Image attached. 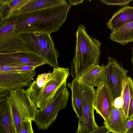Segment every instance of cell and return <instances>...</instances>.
<instances>
[{
  "mask_svg": "<svg viewBox=\"0 0 133 133\" xmlns=\"http://www.w3.org/2000/svg\"><path fill=\"white\" fill-rule=\"evenodd\" d=\"M71 5L67 4L41 9L18 17L16 29L17 32L38 31L51 33L59 30L67 18Z\"/></svg>",
  "mask_w": 133,
  "mask_h": 133,
  "instance_id": "1",
  "label": "cell"
},
{
  "mask_svg": "<svg viewBox=\"0 0 133 133\" xmlns=\"http://www.w3.org/2000/svg\"><path fill=\"white\" fill-rule=\"evenodd\" d=\"M75 54L70 66L74 79H77L92 67L99 65L101 43L87 32L83 25L78 26L76 32Z\"/></svg>",
  "mask_w": 133,
  "mask_h": 133,
  "instance_id": "2",
  "label": "cell"
},
{
  "mask_svg": "<svg viewBox=\"0 0 133 133\" xmlns=\"http://www.w3.org/2000/svg\"><path fill=\"white\" fill-rule=\"evenodd\" d=\"M17 35L25 50L40 58L53 68L59 67V54L50 34L31 30L17 32Z\"/></svg>",
  "mask_w": 133,
  "mask_h": 133,
  "instance_id": "3",
  "label": "cell"
},
{
  "mask_svg": "<svg viewBox=\"0 0 133 133\" xmlns=\"http://www.w3.org/2000/svg\"><path fill=\"white\" fill-rule=\"evenodd\" d=\"M10 92L7 102L16 133H21L23 121L28 119L34 121L38 108L25 89L23 88Z\"/></svg>",
  "mask_w": 133,
  "mask_h": 133,
  "instance_id": "4",
  "label": "cell"
},
{
  "mask_svg": "<svg viewBox=\"0 0 133 133\" xmlns=\"http://www.w3.org/2000/svg\"><path fill=\"white\" fill-rule=\"evenodd\" d=\"M68 68H53L51 75L44 85L38 88L31 84L25 89L38 108L45 107L51 101L58 89L70 75Z\"/></svg>",
  "mask_w": 133,
  "mask_h": 133,
  "instance_id": "5",
  "label": "cell"
},
{
  "mask_svg": "<svg viewBox=\"0 0 133 133\" xmlns=\"http://www.w3.org/2000/svg\"><path fill=\"white\" fill-rule=\"evenodd\" d=\"M67 87L65 81L48 104L38 110L34 121L38 129H48L55 121L58 112L66 107L69 97Z\"/></svg>",
  "mask_w": 133,
  "mask_h": 133,
  "instance_id": "6",
  "label": "cell"
},
{
  "mask_svg": "<svg viewBox=\"0 0 133 133\" xmlns=\"http://www.w3.org/2000/svg\"><path fill=\"white\" fill-rule=\"evenodd\" d=\"M78 80L81 91L83 114L81 119L78 120L76 133H87L99 127L95 122L94 113L95 90L94 87Z\"/></svg>",
  "mask_w": 133,
  "mask_h": 133,
  "instance_id": "7",
  "label": "cell"
},
{
  "mask_svg": "<svg viewBox=\"0 0 133 133\" xmlns=\"http://www.w3.org/2000/svg\"><path fill=\"white\" fill-rule=\"evenodd\" d=\"M36 74L35 69L23 71L16 70L14 66H0V89L10 91L29 87Z\"/></svg>",
  "mask_w": 133,
  "mask_h": 133,
  "instance_id": "8",
  "label": "cell"
},
{
  "mask_svg": "<svg viewBox=\"0 0 133 133\" xmlns=\"http://www.w3.org/2000/svg\"><path fill=\"white\" fill-rule=\"evenodd\" d=\"M128 72L115 58L109 57L105 67V83L109 89L113 101L121 96Z\"/></svg>",
  "mask_w": 133,
  "mask_h": 133,
  "instance_id": "9",
  "label": "cell"
},
{
  "mask_svg": "<svg viewBox=\"0 0 133 133\" xmlns=\"http://www.w3.org/2000/svg\"><path fill=\"white\" fill-rule=\"evenodd\" d=\"M18 18L13 17L0 23V53L25 50L16 29Z\"/></svg>",
  "mask_w": 133,
  "mask_h": 133,
  "instance_id": "10",
  "label": "cell"
},
{
  "mask_svg": "<svg viewBox=\"0 0 133 133\" xmlns=\"http://www.w3.org/2000/svg\"><path fill=\"white\" fill-rule=\"evenodd\" d=\"M45 64L43 59L26 50L0 53V66L26 65L37 68Z\"/></svg>",
  "mask_w": 133,
  "mask_h": 133,
  "instance_id": "11",
  "label": "cell"
},
{
  "mask_svg": "<svg viewBox=\"0 0 133 133\" xmlns=\"http://www.w3.org/2000/svg\"><path fill=\"white\" fill-rule=\"evenodd\" d=\"M113 99L109 89L104 83L95 90L93 107L96 112L106 120L114 108Z\"/></svg>",
  "mask_w": 133,
  "mask_h": 133,
  "instance_id": "12",
  "label": "cell"
},
{
  "mask_svg": "<svg viewBox=\"0 0 133 133\" xmlns=\"http://www.w3.org/2000/svg\"><path fill=\"white\" fill-rule=\"evenodd\" d=\"M127 120L122 108L114 107L103 124L109 132L125 133Z\"/></svg>",
  "mask_w": 133,
  "mask_h": 133,
  "instance_id": "13",
  "label": "cell"
},
{
  "mask_svg": "<svg viewBox=\"0 0 133 133\" xmlns=\"http://www.w3.org/2000/svg\"><path fill=\"white\" fill-rule=\"evenodd\" d=\"M133 22V6L127 5L114 12L107 23L108 28L113 32L124 25Z\"/></svg>",
  "mask_w": 133,
  "mask_h": 133,
  "instance_id": "14",
  "label": "cell"
},
{
  "mask_svg": "<svg viewBox=\"0 0 133 133\" xmlns=\"http://www.w3.org/2000/svg\"><path fill=\"white\" fill-rule=\"evenodd\" d=\"M67 3L66 0H30L12 17H18L36 10L59 6Z\"/></svg>",
  "mask_w": 133,
  "mask_h": 133,
  "instance_id": "15",
  "label": "cell"
},
{
  "mask_svg": "<svg viewBox=\"0 0 133 133\" xmlns=\"http://www.w3.org/2000/svg\"><path fill=\"white\" fill-rule=\"evenodd\" d=\"M105 65L103 64L94 66L77 79L89 85L98 87L105 83Z\"/></svg>",
  "mask_w": 133,
  "mask_h": 133,
  "instance_id": "16",
  "label": "cell"
},
{
  "mask_svg": "<svg viewBox=\"0 0 133 133\" xmlns=\"http://www.w3.org/2000/svg\"><path fill=\"white\" fill-rule=\"evenodd\" d=\"M30 0H0V23L12 17Z\"/></svg>",
  "mask_w": 133,
  "mask_h": 133,
  "instance_id": "17",
  "label": "cell"
},
{
  "mask_svg": "<svg viewBox=\"0 0 133 133\" xmlns=\"http://www.w3.org/2000/svg\"><path fill=\"white\" fill-rule=\"evenodd\" d=\"M109 39L123 46L133 42V22L125 24L112 32Z\"/></svg>",
  "mask_w": 133,
  "mask_h": 133,
  "instance_id": "18",
  "label": "cell"
},
{
  "mask_svg": "<svg viewBox=\"0 0 133 133\" xmlns=\"http://www.w3.org/2000/svg\"><path fill=\"white\" fill-rule=\"evenodd\" d=\"M67 86L71 92V105L78 120L80 119L83 114V108L81 89L78 79H73Z\"/></svg>",
  "mask_w": 133,
  "mask_h": 133,
  "instance_id": "19",
  "label": "cell"
},
{
  "mask_svg": "<svg viewBox=\"0 0 133 133\" xmlns=\"http://www.w3.org/2000/svg\"><path fill=\"white\" fill-rule=\"evenodd\" d=\"M0 133H16L7 102H0Z\"/></svg>",
  "mask_w": 133,
  "mask_h": 133,
  "instance_id": "20",
  "label": "cell"
},
{
  "mask_svg": "<svg viewBox=\"0 0 133 133\" xmlns=\"http://www.w3.org/2000/svg\"><path fill=\"white\" fill-rule=\"evenodd\" d=\"M133 96V81L130 76H127L124 83L121 96L124 102L122 109L124 115L127 119L130 101Z\"/></svg>",
  "mask_w": 133,
  "mask_h": 133,
  "instance_id": "21",
  "label": "cell"
},
{
  "mask_svg": "<svg viewBox=\"0 0 133 133\" xmlns=\"http://www.w3.org/2000/svg\"><path fill=\"white\" fill-rule=\"evenodd\" d=\"M51 75V72L49 71L38 75L35 80L34 81L31 83L38 88L43 87Z\"/></svg>",
  "mask_w": 133,
  "mask_h": 133,
  "instance_id": "22",
  "label": "cell"
},
{
  "mask_svg": "<svg viewBox=\"0 0 133 133\" xmlns=\"http://www.w3.org/2000/svg\"><path fill=\"white\" fill-rule=\"evenodd\" d=\"M100 1L107 5H117L119 6L128 5L132 0H101Z\"/></svg>",
  "mask_w": 133,
  "mask_h": 133,
  "instance_id": "23",
  "label": "cell"
},
{
  "mask_svg": "<svg viewBox=\"0 0 133 133\" xmlns=\"http://www.w3.org/2000/svg\"><path fill=\"white\" fill-rule=\"evenodd\" d=\"M32 121L30 119L23 121L21 133H34L32 125Z\"/></svg>",
  "mask_w": 133,
  "mask_h": 133,
  "instance_id": "24",
  "label": "cell"
},
{
  "mask_svg": "<svg viewBox=\"0 0 133 133\" xmlns=\"http://www.w3.org/2000/svg\"><path fill=\"white\" fill-rule=\"evenodd\" d=\"M10 94V91L0 89V102H7Z\"/></svg>",
  "mask_w": 133,
  "mask_h": 133,
  "instance_id": "25",
  "label": "cell"
},
{
  "mask_svg": "<svg viewBox=\"0 0 133 133\" xmlns=\"http://www.w3.org/2000/svg\"><path fill=\"white\" fill-rule=\"evenodd\" d=\"M15 69L17 70L26 71L35 69V67L26 65H19L14 66Z\"/></svg>",
  "mask_w": 133,
  "mask_h": 133,
  "instance_id": "26",
  "label": "cell"
},
{
  "mask_svg": "<svg viewBox=\"0 0 133 133\" xmlns=\"http://www.w3.org/2000/svg\"><path fill=\"white\" fill-rule=\"evenodd\" d=\"M123 103V100L122 97H118L115 99L113 101L114 107L116 108H122Z\"/></svg>",
  "mask_w": 133,
  "mask_h": 133,
  "instance_id": "27",
  "label": "cell"
},
{
  "mask_svg": "<svg viewBox=\"0 0 133 133\" xmlns=\"http://www.w3.org/2000/svg\"><path fill=\"white\" fill-rule=\"evenodd\" d=\"M125 133H133V118L127 120Z\"/></svg>",
  "mask_w": 133,
  "mask_h": 133,
  "instance_id": "28",
  "label": "cell"
},
{
  "mask_svg": "<svg viewBox=\"0 0 133 133\" xmlns=\"http://www.w3.org/2000/svg\"><path fill=\"white\" fill-rule=\"evenodd\" d=\"M133 118V96L131 98L129 103L128 119Z\"/></svg>",
  "mask_w": 133,
  "mask_h": 133,
  "instance_id": "29",
  "label": "cell"
},
{
  "mask_svg": "<svg viewBox=\"0 0 133 133\" xmlns=\"http://www.w3.org/2000/svg\"><path fill=\"white\" fill-rule=\"evenodd\" d=\"M108 131L104 125L99 127L96 129L87 133H105Z\"/></svg>",
  "mask_w": 133,
  "mask_h": 133,
  "instance_id": "30",
  "label": "cell"
},
{
  "mask_svg": "<svg viewBox=\"0 0 133 133\" xmlns=\"http://www.w3.org/2000/svg\"><path fill=\"white\" fill-rule=\"evenodd\" d=\"M68 1L69 2L70 4L72 5H76L79 4H81L84 1V0H68Z\"/></svg>",
  "mask_w": 133,
  "mask_h": 133,
  "instance_id": "31",
  "label": "cell"
},
{
  "mask_svg": "<svg viewBox=\"0 0 133 133\" xmlns=\"http://www.w3.org/2000/svg\"><path fill=\"white\" fill-rule=\"evenodd\" d=\"M132 57L131 58V62L132 63V69H133V73L132 74V80L133 81V47L132 48Z\"/></svg>",
  "mask_w": 133,
  "mask_h": 133,
  "instance_id": "32",
  "label": "cell"
},
{
  "mask_svg": "<svg viewBox=\"0 0 133 133\" xmlns=\"http://www.w3.org/2000/svg\"><path fill=\"white\" fill-rule=\"evenodd\" d=\"M109 133V132L108 131L107 132H106L105 133Z\"/></svg>",
  "mask_w": 133,
  "mask_h": 133,
  "instance_id": "33",
  "label": "cell"
}]
</instances>
